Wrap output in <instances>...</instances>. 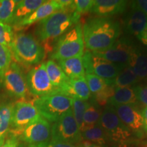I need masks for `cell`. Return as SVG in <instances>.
I'll use <instances>...</instances> for the list:
<instances>
[{
    "instance_id": "1",
    "label": "cell",
    "mask_w": 147,
    "mask_h": 147,
    "mask_svg": "<svg viewBox=\"0 0 147 147\" xmlns=\"http://www.w3.org/2000/svg\"><path fill=\"white\" fill-rule=\"evenodd\" d=\"M82 29L85 47L91 52L110 48L119 39L121 34L119 22L108 17L89 18Z\"/></svg>"
},
{
    "instance_id": "2",
    "label": "cell",
    "mask_w": 147,
    "mask_h": 147,
    "mask_svg": "<svg viewBox=\"0 0 147 147\" xmlns=\"http://www.w3.org/2000/svg\"><path fill=\"white\" fill-rule=\"evenodd\" d=\"M80 16L74 13V2L69 8L55 12L47 18L38 22L35 29V37L44 49L51 51V46L68 31L74 25L78 23Z\"/></svg>"
},
{
    "instance_id": "3",
    "label": "cell",
    "mask_w": 147,
    "mask_h": 147,
    "mask_svg": "<svg viewBox=\"0 0 147 147\" xmlns=\"http://www.w3.org/2000/svg\"><path fill=\"white\" fill-rule=\"evenodd\" d=\"M10 49L15 59L27 67L38 65L45 57L43 46L31 34H14Z\"/></svg>"
},
{
    "instance_id": "4",
    "label": "cell",
    "mask_w": 147,
    "mask_h": 147,
    "mask_svg": "<svg viewBox=\"0 0 147 147\" xmlns=\"http://www.w3.org/2000/svg\"><path fill=\"white\" fill-rule=\"evenodd\" d=\"M84 48L82 29L78 23L57 40L53 48L51 58L52 60L59 61L82 57Z\"/></svg>"
},
{
    "instance_id": "5",
    "label": "cell",
    "mask_w": 147,
    "mask_h": 147,
    "mask_svg": "<svg viewBox=\"0 0 147 147\" xmlns=\"http://www.w3.org/2000/svg\"><path fill=\"white\" fill-rule=\"evenodd\" d=\"M99 125L107 136L108 141L118 147H127L133 141V133L121 122L111 106H106Z\"/></svg>"
},
{
    "instance_id": "6",
    "label": "cell",
    "mask_w": 147,
    "mask_h": 147,
    "mask_svg": "<svg viewBox=\"0 0 147 147\" xmlns=\"http://www.w3.org/2000/svg\"><path fill=\"white\" fill-rule=\"evenodd\" d=\"M33 104L41 117L49 123H54L71 109L72 98L60 93H53L37 97Z\"/></svg>"
},
{
    "instance_id": "7",
    "label": "cell",
    "mask_w": 147,
    "mask_h": 147,
    "mask_svg": "<svg viewBox=\"0 0 147 147\" xmlns=\"http://www.w3.org/2000/svg\"><path fill=\"white\" fill-rule=\"evenodd\" d=\"M51 140L74 145L81 142V131L71 109L53 123L51 126Z\"/></svg>"
},
{
    "instance_id": "8",
    "label": "cell",
    "mask_w": 147,
    "mask_h": 147,
    "mask_svg": "<svg viewBox=\"0 0 147 147\" xmlns=\"http://www.w3.org/2000/svg\"><path fill=\"white\" fill-rule=\"evenodd\" d=\"M82 59L85 74H93L101 78L109 81L110 84L118 76L121 70L126 67L108 61L93 55L91 51H88L84 52Z\"/></svg>"
},
{
    "instance_id": "9",
    "label": "cell",
    "mask_w": 147,
    "mask_h": 147,
    "mask_svg": "<svg viewBox=\"0 0 147 147\" xmlns=\"http://www.w3.org/2000/svg\"><path fill=\"white\" fill-rule=\"evenodd\" d=\"M28 91L38 97L57 93L46 69L45 63L38 64L29 71L26 76Z\"/></svg>"
},
{
    "instance_id": "10",
    "label": "cell",
    "mask_w": 147,
    "mask_h": 147,
    "mask_svg": "<svg viewBox=\"0 0 147 147\" xmlns=\"http://www.w3.org/2000/svg\"><path fill=\"white\" fill-rule=\"evenodd\" d=\"M40 116L33 103L18 102L14 104L12 121L8 135L18 137L23 130Z\"/></svg>"
},
{
    "instance_id": "11",
    "label": "cell",
    "mask_w": 147,
    "mask_h": 147,
    "mask_svg": "<svg viewBox=\"0 0 147 147\" xmlns=\"http://www.w3.org/2000/svg\"><path fill=\"white\" fill-rule=\"evenodd\" d=\"M136 45L127 38H119L113 46L105 50L91 52L93 55L112 62V63L127 66L132 53Z\"/></svg>"
},
{
    "instance_id": "12",
    "label": "cell",
    "mask_w": 147,
    "mask_h": 147,
    "mask_svg": "<svg viewBox=\"0 0 147 147\" xmlns=\"http://www.w3.org/2000/svg\"><path fill=\"white\" fill-rule=\"evenodd\" d=\"M22 144L36 145L49 142L51 140L50 123L40 116L33 121L21 132L18 137Z\"/></svg>"
},
{
    "instance_id": "13",
    "label": "cell",
    "mask_w": 147,
    "mask_h": 147,
    "mask_svg": "<svg viewBox=\"0 0 147 147\" xmlns=\"http://www.w3.org/2000/svg\"><path fill=\"white\" fill-rule=\"evenodd\" d=\"M2 84L10 96L19 99L26 97L28 91L26 78L16 63L12 62L5 71L2 77Z\"/></svg>"
},
{
    "instance_id": "14",
    "label": "cell",
    "mask_w": 147,
    "mask_h": 147,
    "mask_svg": "<svg viewBox=\"0 0 147 147\" xmlns=\"http://www.w3.org/2000/svg\"><path fill=\"white\" fill-rule=\"evenodd\" d=\"M111 107L115 110L121 122L132 133L140 134L146 131L142 114L135 106L117 105Z\"/></svg>"
},
{
    "instance_id": "15",
    "label": "cell",
    "mask_w": 147,
    "mask_h": 147,
    "mask_svg": "<svg viewBox=\"0 0 147 147\" xmlns=\"http://www.w3.org/2000/svg\"><path fill=\"white\" fill-rule=\"evenodd\" d=\"M65 9L60 0H51L46 1V2L40 5L38 8L34 11L32 14L22 20L14 25L15 28H22L32 25L36 22H40L42 20L47 18L55 12L59 10Z\"/></svg>"
},
{
    "instance_id": "16",
    "label": "cell",
    "mask_w": 147,
    "mask_h": 147,
    "mask_svg": "<svg viewBox=\"0 0 147 147\" xmlns=\"http://www.w3.org/2000/svg\"><path fill=\"white\" fill-rule=\"evenodd\" d=\"M147 25V15L142 10L131 6L124 18L125 32L131 36L138 37Z\"/></svg>"
},
{
    "instance_id": "17",
    "label": "cell",
    "mask_w": 147,
    "mask_h": 147,
    "mask_svg": "<svg viewBox=\"0 0 147 147\" xmlns=\"http://www.w3.org/2000/svg\"><path fill=\"white\" fill-rule=\"evenodd\" d=\"M57 93L66 95L71 98L80 99L83 101L89 100L91 94L84 76L69 78L67 83L59 90Z\"/></svg>"
},
{
    "instance_id": "18",
    "label": "cell",
    "mask_w": 147,
    "mask_h": 147,
    "mask_svg": "<svg viewBox=\"0 0 147 147\" xmlns=\"http://www.w3.org/2000/svg\"><path fill=\"white\" fill-rule=\"evenodd\" d=\"M127 4L123 0H95L91 12L99 17H108L124 12Z\"/></svg>"
},
{
    "instance_id": "19",
    "label": "cell",
    "mask_w": 147,
    "mask_h": 147,
    "mask_svg": "<svg viewBox=\"0 0 147 147\" xmlns=\"http://www.w3.org/2000/svg\"><path fill=\"white\" fill-rule=\"evenodd\" d=\"M138 103L134 87L115 88L113 95L108 100L107 105L110 106L117 105L136 106Z\"/></svg>"
},
{
    "instance_id": "20",
    "label": "cell",
    "mask_w": 147,
    "mask_h": 147,
    "mask_svg": "<svg viewBox=\"0 0 147 147\" xmlns=\"http://www.w3.org/2000/svg\"><path fill=\"white\" fill-rule=\"evenodd\" d=\"M46 2L45 0H23L18 1L16 5L10 25L13 26L32 14L40 5Z\"/></svg>"
},
{
    "instance_id": "21",
    "label": "cell",
    "mask_w": 147,
    "mask_h": 147,
    "mask_svg": "<svg viewBox=\"0 0 147 147\" xmlns=\"http://www.w3.org/2000/svg\"><path fill=\"white\" fill-rule=\"evenodd\" d=\"M57 63L69 78H80L85 75L82 57L59 60Z\"/></svg>"
},
{
    "instance_id": "22",
    "label": "cell",
    "mask_w": 147,
    "mask_h": 147,
    "mask_svg": "<svg viewBox=\"0 0 147 147\" xmlns=\"http://www.w3.org/2000/svg\"><path fill=\"white\" fill-rule=\"evenodd\" d=\"M128 65L131 67L139 80H147V53L138 46L132 53Z\"/></svg>"
},
{
    "instance_id": "23",
    "label": "cell",
    "mask_w": 147,
    "mask_h": 147,
    "mask_svg": "<svg viewBox=\"0 0 147 147\" xmlns=\"http://www.w3.org/2000/svg\"><path fill=\"white\" fill-rule=\"evenodd\" d=\"M46 69L51 83L57 89V93L59 90L63 87L67 82L69 78L65 74L60 66L54 60L50 59L45 63Z\"/></svg>"
},
{
    "instance_id": "24",
    "label": "cell",
    "mask_w": 147,
    "mask_h": 147,
    "mask_svg": "<svg viewBox=\"0 0 147 147\" xmlns=\"http://www.w3.org/2000/svg\"><path fill=\"white\" fill-rule=\"evenodd\" d=\"M13 108L12 103L0 104V142L4 140L10 131Z\"/></svg>"
},
{
    "instance_id": "25",
    "label": "cell",
    "mask_w": 147,
    "mask_h": 147,
    "mask_svg": "<svg viewBox=\"0 0 147 147\" xmlns=\"http://www.w3.org/2000/svg\"><path fill=\"white\" fill-rule=\"evenodd\" d=\"M102 113L100 106L94 100L89 102L83 116L82 123L80 128V131L97 125L99 123Z\"/></svg>"
},
{
    "instance_id": "26",
    "label": "cell",
    "mask_w": 147,
    "mask_h": 147,
    "mask_svg": "<svg viewBox=\"0 0 147 147\" xmlns=\"http://www.w3.org/2000/svg\"><path fill=\"white\" fill-rule=\"evenodd\" d=\"M139 78L130 66H126L122 69L118 76L111 82L110 86L115 88L132 87L139 81Z\"/></svg>"
},
{
    "instance_id": "27",
    "label": "cell",
    "mask_w": 147,
    "mask_h": 147,
    "mask_svg": "<svg viewBox=\"0 0 147 147\" xmlns=\"http://www.w3.org/2000/svg\"><path fill=\"white\" fill-rule=\"evenodd\" d=\"M81 136L83 140L89 141L92 143L103 146H105L109 142L106 133L99 123L93 127L81 131Z\"/></svg>"
},
{
    "instance_id": "28",
    "label": "cell",
    "mask_w": 147,
    "mask_h": 147,
    "mask_svg": "<svg viewBox=\"0 0 147 147\" xmlns=\"http://www.w3.org/2000/svg\"><path fill=\"white\" fill-rule=\"evenodd\" d=\"M84 78L89 86L90 92L94 95L98 94L108 86H110L109 81L101 78L93 74H87L84 75Z\"/></svg>"
},
{
    "instance_id": "29",
    "label": "cell",
    "mask_w": 147,
    "mask_h": 147,
    "mask_svg": "<svg viewBox=\"0 0 147 147\" xmlns=\"http://www.w3.org/2000/svg\"><path fill=\"white\" fill-rule=\"evenodd\" d=\"M18 1L0 0V23L10 25Z\"/></svg>"
},
{
    "instance_id": "30",
    "label": "cell",
    "mask_w": 147,
    "mask_h": 147,
    "mask_svg": "<svg viewBox=\"0 0 147 147\" xmlns=\"http://www.w3.org/2000/svg\"><path fill=\"white\" fill-rule=\"evenodd\" d=\"M89 102L87 101H83L78 98H72V106L71 110L74 117L75 120L76 121L77 124L80 128L82 123V119Z\"/></svg>"
},
{
    "instance_id": "31",
    "label": "cell",
    "mask_w": 147,
    "mask_h": 147,
    "mask_svg": "<svg viewBox=\"0 0 147 147\" xmlns=\"http://www.w3.org/2000/svg\"><path fill=\"white\" fill-rule=\"evenodd\" d=\"M14 33L11 25L0 23V45L10 49Z\"/></svg>"
},
{
    "instance_id": "32",
    "label": "cell",
    "mask_w": 147,
    "mask_h": 147,
    "mask_svg": "<svg viewBox=\"0 0 147 147\" xmlns=\"http://www.w3.org/2000/svg\"><path fill=\"white\" fill-rule=\"evenodd\" d=\"M12 63V55L10 49L5 46L0 45V78L2 77L5 71L8 69Z\"/></svg>"
},
{
    "instance_id": "33",
    "label": "cell",
    "mask_w": 147,
    "mask_h": 147,
    "mask_svg": "<svg viewBox=\"0 0 147 147\" xmlns=\"http://www.w3.org/2000/svg\"><path fill=\"white\" fill-rule=\"evenodd\" d=\"M93 4V0H76L74 1V13L80 16L91 10Z\"/></svg>"
},
{
    "instance_id": "34",
    "label": "cell",
    "mask_w": 147,
    "mask_h": 147,
    "mask_svg": "<svg viewBox=\"0 0 147 147\" xmlns=\"http://www.w3.org/2000/svg\"><path fill=\"white\" fill-rule=\"evenodd\" d=\"M19 147H78L74 144H67V143H63L60 142H56V141L51 140L49 142L43 143V144H36V145H28L20 143Z\"/></svg>"
},
{
    "instance_id": "35",
    "label": "cell",
    "mask_w": 147,
    "mask_h": 147,
    "mask_svg": "<svg viewBox=\"0 0 147 147\" xmlns=\"http://www.w3.org/2000/svg\"><path fill=\"white\" fill-rule=\"evenodd\" d=\"M134 90L138 102L147 106V86L136 85L134 87Z\"/></svg>"
},
{
    "instance_id": "36",
    "label": "cell",
    "mask_w": 147,
    "mask_h": 147,
    "mask_svg": "<svg viewBox=\"0 0 147 147\" xmlns=\"http://www.w3.org/2000/svg\"><path fill=\"white\" fill-rule=\"evenodd\" d=\"M20 141L17 137L8 135L5 140L0 142V147H19Z\"/></svg>"
},
{
    "instance_id": "37",
    "label": "cell",
    "mask_w": 147,
    "mask_h": 147,
    "mask_svg": "<svg viewBox=\"0 0 147 147\" xmlns=\"http://www.w3.org/2000/svg\"><path fill=\"white\" fill-rule=\"evenodd\" d=\"M131 6L136 7V8L140 9L147 15V0L133 1L131 2Z\"/></svg>"
},
{
    "instance_id": "38",
    "label": "cell",
    "mask_w": 147,
    "mask_h": 147,
    "mask_svg": "<svg viewBox=\"0 0 147 147\" xmlns=\"http://www.w3.org/2000/svg\"><path fill=\"white\" fill-rule=\"evenodd\" d=\"M137 38L142 42L143 45L147 46V25Z\"/></svg>"
},
{
    "instance_id": "39",
    "label": "cell",
    "mask_w": 147,
    "mask_h": 147,
    "mask_svg": "<svg viewBox=\"0 0 147 147\" xmlns=\"http://www.w3.org/2000/svg\"><path fill=\"white\" fill-rule=\"evenodd\" d=\"M78 147H104L101 145H98L94 143H92L89 141L87 140H82L81 142L78 145Z\"/></svg>"
},
{
    "instance_id": "40",
    "label": "cell",
    "mask_w": 147,
    "mask_h": 147,
    "mask_svg": "<svg viewBox=\"0 0 147 147\" xmlns=\"http://www.w3.org/2000/svg\"><path fill=\"white\" fill-rule=\"evenodd\" d=\"M140 113H141V114H142L143 121H144L145 130L147 131V106H145V107L142 110V111H141Z\"/></svg>"
},
{
    "instance_id": "41",
    "label": "cell",
    "mask_w": 147,
    "mask_h": 147,
    "mask_svg": "<svg viewBox=\"0 0 147 147\" xmlns=\"http://www.w3.org/2000/svg\"><path fill=\"white\" fill-rule=\"evenodd\" d=\"M1 84H2V80H1V79L0 78V87H1Z\"/></svg>"
},
{
    "instance_id": "42",
    "label": "cell",
    "mask_w": 147,
    "mask_h": 147,
    "mask_svg": "<svg viewBox=\"0 0 147 147\" xmlns=\"http://www.w3.org/2000/svg\"><path fill=\"white\" fill-rule=\"evenodd\" d=\"M146 50H147V46H146Z\"/></svg>"
}]
</instances>
